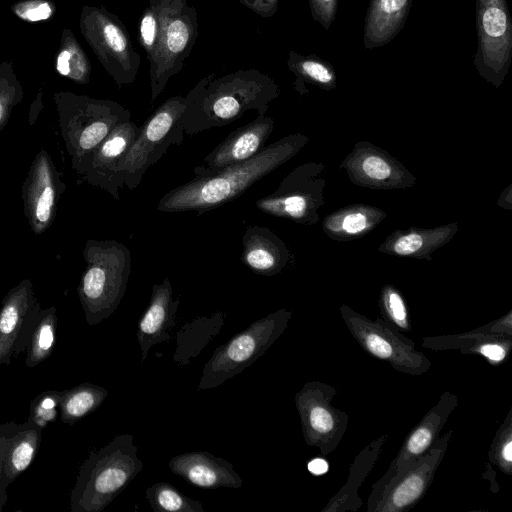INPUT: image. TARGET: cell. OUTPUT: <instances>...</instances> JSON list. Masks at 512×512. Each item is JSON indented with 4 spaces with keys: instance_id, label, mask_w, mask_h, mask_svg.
Instances as JSON below:
<instances>
[{
    "instance_id": "6da1fadb",
    "label": "cell",
    "mask_w": 512,
    "mask_h": 512,
    "mask_svg": "<svg viewBox=\"0 0 512 512\" xmlns=\"http://www.w3.org/2000/svg\"><path fill=\"white\" fill-rule=\"evenodd\" d=\"M307 141L303 134H290L264 147L246 161L214 173L195 175L190 181L164 194L156 209L168 213L203 214L222 206L240 197L254 183L291 159Z\"/></svg>"
},
{
    "instance_id": "7a4b0ae2",
    "label": "cell",
    "mask_w": 512,
    "mask_h": 512,
    "mask_svg": "<svg viewBox=\"0 0 512 512\" xmlns=\"http://www.w3.org/2000/svg\"><path fill=\"white\" fill-rule=\"evenodd\" d=\"M279 94L274 79L257 69H241L217 79L211 73L185 96L180 122L184 132L193 135L230 124L247 111L264 116Z\"/></svg>"
},
{
    "instance_id": "3957f363",
    "label": "cell",
    "mask_w": 512,
    "mask_h": 512,
    "mask_svg": "<svg viewBox=\"0 0 512 512\" xmlns=\"http://www.w3.org/2000/svg\"><path fill=\"white\" fill-rule=\"evenodd\" d=\"M132 434H120L91 451L70 494L72 512H101L141 472L143 462Z\"/></svg>"
},
{
    "instance_id": "277c9868",
    "label": "cell",
    "mask_w": 512,
    "mask_h": 512,
    "mask_svg": "<svg viewBox=\"0 0 512 512\" xmlns=\"http://www.w3.org/2000/svg\"><path fill=\"white\" fill-rule=\"evenodd\" d=\"M85 268L77 287L86 322L97 325L115 312L131 273V252L116 240L86 241Z\"/></svg>"
},
{
    "instance_id": "5b68a950",
    "label": "cell",
    "mask_w": 512,
    "mask_h": 512,
    "mask_svg": "<svg viewBox=\"0 0 512 512\" xmlns=\"http://www.w3.org/2000/svg\"><path fill=\"white\" fill-rule=\"evenodd\" d=\"M58 123L71 166L78 174L90 153L131 113L113 100L97 99L70 91L53 94Z\"/></svg>"
},
{
    "instance_id": "8992f818",
    "label": "cell",
    "mask_w": 512,
    "mask_h": 512,
    "mask_svg": "<svg viewBox=\"0 0 512 512\" xmlns=\"http://www.w3.org/2000/svg\"><path fill=\"white\" fill-rule=\"evenodd\" d=\"M186 106L184 96H172L159 105L139 128V133L122 159L116 174L120 189L134 190L147 169L155 164L171 145L179 146L184 137L180 122Z\"/></svg>"
},
{
    "instance_id": "52a82bcc",
    "label": "cell",
    "mask_w": 512,
    "mask_h": 512,
    "mask_svg": "<svg viewBox=\"0 0 512 512\" xmlns=\"http://www.w3.org/2000/svg\"><path fill=\"white\" fill-rule=\"evenodd\" d=\"M291 317L286 309L272 312L218 347L204 365L197 389L220 386L252 365L282 335Z\"/></svg>"
},
{
    "instance_id": "ba28073f",
    "label": "cell",
    "mask_w": 512,
    "mask_h": 512,
    "mask_svg": "<svg viewBox=\"0 0 512 512\" xmlns=\"http://www.w3.org/2000/svg\"><path fill=\"white\" fill-rule=\"evenodd\" d=\"M159 14L158 46L150 64L151 101L178 74L198 36V14L187 0H153Z\"/></svg>"
},
{
    "instance_id": "9c48e42d",
    "label": "cell",
    "mask_w": 512,
    "mask_h": 512,
    "mask_svg": "<svg viewBox=\"0 0 512 512\" xmlns=\"http://www.w3.org/2000/svg\"><path fill=\"white\" fill-rule=\"evenodd\" d=\"M79 29L95 56L119 88L132 84L141 57L122 20L104 6L84 5Z\"/></svg>"
},
{
    "instance_id": "30bf717a",
    "label": "cell",
    "mask_w": 512,
    "mask_h": 512,
    "mask_svg": "<svg viewBox=\"0 0 512 512\" xmlns=\"http://www.w3.org/2000/svg\"><path fill=\"white\" fill-rule=\"evenodd\" d=\"M339 311L351 336L369 355L410 376H421L431 368L432 362L416 349L415 342L385 319L371 320L347 305Z\"/></svg>"
},
{
    "instance_id": "8fae6325",
    "label": "cell",
    "mask_w": 512,
    "mask_h": 512,
    "mask_svg": "<svg viewBox=\"0 0 512 512\" xmlns=\"http://www.w3.org/2000/svg\"><path fill=\"white\" fill-rule=\"evenodd\" d=\"M476 30L474 65L487 82L499 87L512 59V19L507 0H476Z\"/></svg>"
},
{
    "instance_id": "7c38bea8",
    "label": "cell",
    "mask_w": 512,
    "mask_h": 512,
    "mask_svg": "<svg viewBox=\"0 0 512 512\" xmlns=\"http://www.w3.org/2000/svg\"><path fill=\"white\" fill-rule=\"evenodd\" d=\"M336 395L337 390L333 386L309 381L294 397L304 441L319 449L322 456L338 447L348 426V415L332 406Z\"/></svg>"
},
{
    "instance_id": "4fadbf2b",
    "label": "cell",
    "mask_w": 512,
    "mask_h": 512,
    "mask_svg": "<svg viewBox=\"0 0 512 512\" xmlns=\"http://www.w3.org/2000/svg\"><path fill=\"white\" fill-rule=\"evenodd\" d=\"M322 165L298 166L283 178L277 189L255 203L265 214L302 224L317 222V210L323 205L324 181L319 178Z\"/></svg>"
},
{
    "instance_id": "5bb4252c",
    "label": "cell",
    "mask_w": 512,
    "mask_h": 512,
    "mask_svg": "<svg viewBox=\"0 0 512 512\" xmlns=\"http://www.w3.org/2000/svg\"><path fill=\"white\" fill-rule=\"evenodd\" d=\"M458 405V396L445 391L434 405L409 432L399 452L391 461L384 475L372 485L367 500V511L373 512L385 487L403 469L423 456L440 436V432L448 421L451 413Z\"/></svg>"
},
{
    "instance_id": "9a60e30c",
    "label": "cell",
    "mask_w": 512,
    "mask_h": 512,
    "mask_svg": "<svg viewBox=\"0 0 512 512\" xmlns=\"http://www.w3.org/2000/svg\"><path fill=\"white\" fill-rule=\"evenodd\" d=\"M451 436L452 431L440 435L423 456L394 477L373 512H405L415 507L432 484Z\"/></svg>"
},
{
    "instance_id": "2e32d148",
    "label": "cell",
    "mask_w": 512,
    "mask_h": 512,
    "mask_svg": "<svg viewBox=\"0 0 512 512\" xmlns=\"http://www.w3.org/2000/svg\"><path fill=\"white\" fill-rule=\"evenodd\" d=\"M66 189L50 154L42 149L34 157L23 182L22 203L30 229L43 234L54 222L57 204Z\"/></svg>"
},
{
    "instance_id": "e0dca14e",
    "label": "cell",
    "mask_w": 512,
    "mask_h": 512,
    "mask_svg": "<svg viewBox=\"0 0 512 512\" xmlns=\"http://www.w3.org/2000/svg\"><path fill=\"white\" fill-rule=\"evenodd\" d=\"M41 309L33 284L26 278L4 297L0 307V365L25 352L29 332Z\"/></svg>"
},
{
    "instance_id": "ac0fdd59",
    "label": "cell",
    "mask_w": 512,
    "mask_h": 512,
    "mask_svg": "<svg viewBox=\"0 0 512 512\" xmlns=\"http://www.w3.org/2000/svg\"><path fill=\"white\" fill-rule=\"evenodd\" d=\"M139 128L131 120L115 127L90 153L79 171L77 183H88L119 200L121 190L116 181L118 167L138 136Z\"/></svg>"
},
{
    "instance_id": "d6986e66",
    "label": "cell",
    "mask_w": 512,
    "mask_h": 512,
    "mask_svg": "<svg viewBox=\"0 0 512 512\" xmlns=\"http://www.w3.org/2000/svg\"><path fill=\"white\" fill-rule=\"evenodd\" d=\"M274 128V120L268 116L257 117L250 123L231 132L203 160L194 167V175L217 172L225 167L246 161L265 147Z\"/></svg>"
},
{
    "instance_id": "ffe728a7",
    "label": "cell",
    "mask_w": 512,
    "mask_h": 512,
    "mask_svg": "<svg viewBox=\"0 0 512 512\" xmlns=\"http://www.w3.org/2000/svg\"><path fill=\"white\" fill-rule=\"evenodd\" d=\"M168 466L175 475L203 489L241 488L243 484L230 462L207 451L177 455L169 461Z\"/></svg>"
},
{
    "instance_id": "44dd1931",
    "label": "cell",
    "mask_w": 512,
    "mask_h": 512,
    "mask_svg": "<svg viewBox=\"0 0 512 512\" xmlns=\"http://www.w3.org/2000/svg\"><path fill=\"white\" fill-rule=\"evenodd\" d=\"M180 298L173 299V288L169 278L154 284L149 304L138 322L137 340L144 362L153 345L171 339L169 331L175 324V315Z\"/></svg>"
},
{
    "instance_id": "7402d4cb",
    "label": "cell",
    "mask_w": 512,
    "mask_h": 512,
    "mask_svg": "<svg viewBox=\"0 0 512 512\" xmlns=\"http://www.w3.org/2000/svg\"><path fill=\"white\" fill-rule=\"evenodd\" d=\"M242 244V263L258 275L274 276L293 260L286 244L264 226H249L242 236Z\"/></svg>"
},
{
    "instance_id": "603a6c76",
    "label": "cell",
    "mask_w": 512,
    "mask_h": 512,
    "mask_svg": "<svg viewBox=\"0 0 512 512\" xmlns=\"http://www.w3.org/2000/svg\"><path fill=\"white\" fill-rule=\"evenodd\" d=\"M512 336L489 334L480 327L463 334L426 337L422 346L433 350L458 349L463 354H478L493 365L504 362L512 349Z\"/></svg>"
},
{
    "instance_id": "cb8c5ba5",
    "label": "cell",
    "mask_w": 512,
    "mask_h": 512,
    "mask_svg": "<svg viewBox=\"0 0 512 512\" xmlns=\"http://www.w3.org/2000/svg\"><path fill=\"white\" fill-rule=\"evenodd\" d=\"M42 429L26 421L16 424L8 438L0 484V511L7 502L8 485L32 464L41 443Z\"/></svg>"
},
{
    "instance_id": "d4e9b609",
    "label": "cell",
    "mask_w": 512,
    "mask_h": 512,
    "mask_svg": "<svg viewBox=\"0 0 512 512\" xmlns=\"http://www.w3.org/2000/svg\"><path fill=\"white\" fill-rule=\"evenodd\" d=\"M412 0H370L364 26L363 42L366 49L381 47L402 30Z\"/></svg>"
},
{
    "instance_id": "484cf974",
    "label": "cell",
    "mask_w": 512,
    "mask_h": 512,
    "mask_svg": "<svg viewBox=\"0 0 512 512\" xmlns=\"http://www.w3.org/2000/svg\"><path fill=\"white\" fill-rule=\"evenodd\" d=\"M387 438V434H382L362 448L350 466L347 481L328 501L322 512H356L359 510L363 504L358 494L359 489L376 465Z\"/></svg>"
},
{
    "instance_id": "4316f807",
    "label": "cell",
    "mask_w": 512,
    "mask_h": 512,
    "mask_svg": "<svg viewBox=\"0 0 512 512\" xmlns=\"http://www.w3.org/2000/svg\"><path fill=\"white\" fill-rule=\"evenodd\" d=\"M452 235L451 226L436 229H410L391 235L380 250L397 256L424 257L443 245Z\"/></svg>"
},
{
    "instance_id": "83f0119b",
    "label": "cell",
    "mask_w": 512,
    "mask_h": 512,
    "mask_svg": "<svg viewBox=\"0 0 512 512\" xmlns=\"http://www.w3.org/2000/svg\"><path fill=\"white\" fill-rule=\"evenodd\" d=\"M384 216L383 211L370 206H350L326 217L323 227L326 233L335 239L361 237Z\"/></svg>"
},
{
    "instance_id": "f1b7e54d",
    "label": "cell",
    "mask_w": 512,
    "mask_h": 512,
    "mask_svg": "<svg viewBox=\"0 0 512 512\" xmlns=\"http://www.w3.org/2000/svg\"><path fill=\"white\" fill-rule=\"evenodd\" d=\"M58 396L61 421L73 425L95 411L108 396V391L93 383H81L58 391Z\"/></svg>"
},
{
    "instance_id": "f546056e",
    "label": "cell",
    "mask_w": 512,
    "mask_h": 512,
    "mask_svg": "<svg viewBox=\"0 0 512 512\" xmlns=\"http://www.w3.org/2000/svg\"><path fill=\"white\" fill-rule=\"evenodd\" d=\"M57 310L51 306L37 313L26 345L25 365L33 368L52 354L56 342Z\"/></svg>"
},
{
    "instance_id": "4dcf8cb0",
    "label": "cell",
    "mask_w": 512,
    "mask_h": 512,
    "mask_svg": "<svg viewBox=\"0 0 512 512\" xmlns=\"http://www.w3.org/2000/svg\"><path fill=\"white\" fill-rule=\"evenodd\" d=\"M54 67L58 74L77 84L85 85L90 82L91 62L69 28L62 30Z\"/></svg>"
},
{
    "instance_id": "1f68e13d",
    "label": "cell",
    "mask_w": 512,
    "mask_h": 512,
    "mask_svg": "<svg viewBox=\"0 0 512 512\" xmlns=\"http://www.w3.org/2000/svg\"><path fill=\"white\" fill-rule=\"evenodd\" d=\"M287 66L296 76L294 87L301 94L304 93V83L314 84L327 91L336 86V72L331 63L314 54L301 55L291 50Z\"/></svg>"
},
{
    "instance_id": "d6a6232c",
    "label": "cell",
    "mask_w": 512,
    "mask_h": 512,
    "mask_svg": "<svg viewBox=\"0 0 512 512\" xmlns=\"http://www.w3.org/2000/svg\"><path fill=\"white\" fill-rule=\"evenodd\" d=\"M224 322L223 314L214 313L210 317H200L186 323L177 333V348L174 360L181 363H189L191 356L199 354V351L213 337L201 335L205 333L217 334Z\"/></svg>"
},
{
    "instance_id": "836d02e7",
    "label": "cell",
    "mask_w": 512,
    "mask_h": 512,
    "mask_svg": "<svg viewBox=\"0 0 512 512\" xmlns=\"http://www.w3.org/2000/svg\"><path fill=\"white\" fill-rule=\"evenodd\" d=\"M353 160L359 164L353 163L349 171L358 170L359 172H354L353 177L360 175V180L366 181L368 185L386 187L390 185L395 175L400 176L399 165H394L391 157L384 156V153H378L375 149H364Z\"/></svg>"
},
{
    "instance_id": "e575fe53",
    "label": "cell",
    "mask_w": 512,
    "mask_h": 512,
    "mask_svg": "<svg viewBox=\"0 0 512 512\" xmlns=\"http://www.w3.org/2000/svg\"><path fill=\"white\" fill-rule=\"evenodd\" d=\"M145 495L155 512H205L201 502L184 495L167 482L149 486Z\"/></svg>"
},
{
    "instance_id": "d590c367",
    "label": "cell",
    "mask_w": 512,
    "mask_h": 512,
    "mask_svg": "<svg viewBox=\"0 0 512 512\" xmlns=\"http://www.w3.org/2000/svg\"><path fill=\"white\" fill-rule=\"evenodd\" d=\"M24 88L11 61L0 62V132L8 123L12 110L22 102Z\"/></svg>"
},
{
    "instance_id": "8d00e7d4",
    "label": "cell",
    "mask_w": 512,
    "mask_h": 512,
    "mask_svg": "<svg viewBox=\"0 0 512 512\" xmlns=\"http://www.w3.org/2000/svg\"><path fill=\"white\" fill-rule=\"evenodd\" d=\"M489 464L497 466L506 475H512V410L496 431L488 452Z\"/></svg>"
},
{
    "instance_id": "74e56055",
    "label": "cell",
    "mask_w": 512,
    "mask_h": 512,
    "mask_svg": "<svg viewBox=\"0 0 512 512\" xmlns=\"http://www.w3.org/2000/svg\"><path fill=\"white\" fill-rule=\"evenodd\" d=\"M159 35V14L153 0H148V5L143 10L138 21L137 40L146 53L151 64L154 60Z\"/></svg>"
},
{
    "instance_id": "f35d334b",
    "label": "cell",
    "mask_w": 512,
    "mask_h": 512,
    "mask_svg": "<svg viewBox=\"0 0 512 512\" xmlns=\"http://www.w3.org/2000/svg\"><path fill=\"white\" fill-rule=\"evenodd\" d=\"M380 307L384 319L398 330H410L408 310L401 293L393 286L383 287Z\"/></svg>"
},
{
    "instance_id": "ab89813d",
    "label": "cell",
    "mask_w": 512,
    "mask_h": 512,
    "mask_svg": "<svg viewBox=\"0 0 512 512\" xmlns=\"http://www.w3.org/2000/svg\"><path fill=\"white\" fill-rule=\"evenodd\" d=\"M58 391L48 390L38 394L30 403L27 421L44 429L59 416Z\"/></svg>"
},
{
    "instance_id": "60d3db41",
    "label": "cell",
    "mask_w": 512,
    "mask_h": 512,
    "mask_svg": "<svg viewBox=\"0 0 512 512\" xmlns=\"http://www.w3.org/2000/svg\"><path fill=\"white\" fill-rule=\"evenodd\" d=\"M10 9L17 18L28 23L47 21L56 12V6L51 0H19Z\"/></svg>"
},
{
    "instance_id": "b9f144b4",
    "label": "cell",
    "mask_w": 512,
    "mask_h": 512,
    "mask_svg": "<svg viewBox=\"0 0 512 512\" xmlns=\"http://www.w3.org/2000/svg\"><path fill=\"white\" fill-rule=\"evenodd\" d=\"M339 0H308L312 18L328 30L336 17Z\"/></svg>"
},
{
    "instance_id": "7bdbcfd3",
    "label": "cell",
    "mask_w": 512,
    "mask_h": 512,
    "mask_svg": "<svg viewBox=\"0 0 512 512\" xmlns=\"http://www.w3.org/2000/svg\"><path fill=\"white\" fill-rule=\"evenodd\" d=\"M260 17L270 18L278 10L280 0H236Z\"/></svg>"
},
{
    "instance_id": "ee69618b",
    "label": "cell",
    "mask_w": 512,
    "mask_h": 512,
    "mask_svg": "<svg viewBox=\"0 0 512 512\" xmlns=\"http://www.w3.org/2000/svg\"><path fill=\"white\" fill-rule=\"evenodd\" d=\"M16 423L10 421L0 425V484L3 472L4 459L8 446V438L15 428Z\"/></svg>"
},
{
    "instance_id": "f6af8a7d",
    "label": "cell",
    "mask_w": 512,
    "mask_h": 512,
    "mask_svg": "<svg viewBox=\"0 0 512 512\" xmlns=\"http://www.w3.org/2000/svg\"><path fill=\"white\" fill-rule=\"evenodd\" d=\"M43 91L42 88H39L37 95L34 101L30 105L29 113H28V123L29 125H33L38 119L41 111L43 110Z\"/></svg>"
},
{
    "instance_id": "bcb514c9",
    "label": "cell",
    "mask_w": 512,
    "mask_h": 512,
    "mask_svg": "<svg viewBox=\"0 0 512 512\" xmlns=\"http://www.w3.org/2000/svg\"><path fill=\"white\" fill-rule=\"evenodd\" d=\"M307 468L313 475H323L329 470V465L323 458H315L309 461Z\"/></svg>"
}]
</instances>
